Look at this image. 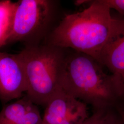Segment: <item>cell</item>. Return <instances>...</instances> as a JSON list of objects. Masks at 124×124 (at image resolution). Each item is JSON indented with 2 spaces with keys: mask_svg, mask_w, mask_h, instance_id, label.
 Instances as JSON below:
<instances>
[{
  "mask_svg": "<svg viewBox=\"0 0 124 124\" xmlns=\"http://www.w3.org/2000/svg\"><path fill=\"white\" fill-rule=\"evenodd\" d=\"M88 4L83 11L67 15L44 43L86 54L99 61L107 45L124 34V18L114 17L99 0H79Z\"/></svg>",
  "mask_w": 124,
  "mask_h": 124,
  "instance_id": "obj_1",
  "label": "cell"
},
{
  "mask_svg": "<svg viewBox=\"0 0 124 124\" xmlns=\"http://www.w3.org/2000/svg\"><path fill=\"white\" fill-rule=\"evenodd\" d=\"M92 57L65 48L60 85L68 94L93 107V111L118 108L123 97L113 77Z\"/></svg>",
  "mask_w": 124,
  "mask_h": 124,
  "instance_id": "obj_2",
  "label": "cell"
},
{
  "mask_svg": "<svg viewBox=\"0 0 124 124\" xmlns=\"http://www.w3.org/2000/svg\"><path fill=\"white\" fill-rule=\"evenodd\" d=\"M65 53V48L44 42L25 46L18 53L26 80V95L36 105L46 106L61 89L60 80Z\"/></svg>",
  "mask_w": 124,
  "mask_h": 124,
  "instance_id": "obj_3",
  "label": "cell"
},
{
  "mask_svg": "<svg viewBox=\"0 0 124 124\" xmlns=\"http://www.w3.org/2000/svg\"><path fill=\"white\" fill-rule=\"evenodd\" d=\"M57 10V2L52 0L17 1L13 28L7 45L20 42L25 46L43 43L55 27Z\"/></svg>",
  "mask_w": 124,
  "mask_h": 124,
  "instance_id": "obj_4",
  "label": "cell"
},
{
  "mask_svg": "<svg viewBox=\"0 0 124 124\" xmlns=\"http://www.w3.org/2000/svg\"><path fill=\"white\" fill-rule=\"evenodd\" d=\"M87 105L61 89L46 104L43 124H82L90 116Z\"/></svg>",
  "mask_w": 124,
  "mask_h": 124,
  "instance_id": "obj_5",
  "label": "cell"
},
{
  "mask_svg": "<svg viewBox=\"0 0 124 124\" xmlns=\"http://www.w3.org/2000/svg\"><path fill=\"white\" fill-rule=\"evenodd\" d=\"M26 91L24 70L18 53L0 51V101L6 104L22 98Z\"/></svg>",
  "mask_w": 124,
  "mask_h": 124,
  "instance_id": "obj_6",
  "label": "cell"
},
{
  "mask_svg": "<svg viewBox=\"0 0 124 124\" xmlns=\"http://www.w3.org/2000/svg\"><path fill=\"white\" fill-rule=\"evenodd\" d=\"M0 124H43L37 105L24 95L4 104L0 111Z\"/></svg>",
  "mask_w": 124,
  "mask_h": 124,
  "instance_id": "obj_7",
  "label": "cell"
},
{
  "mask_svg": "<svg viewBox=\"0 0 124 124\" xmlns=\"http://www.w3.org/2000/svg\"><path fill=\"white\" fill-rule=\"evenodd\" d=\"M98 62L110 72L124 98V34L107 45Z\"/></svg>",
  "mask_w": 124,
  "mask_h": 124,
  "instance_id": "obj_8",
  "label": "cell"
},
{
  "mask_svg": "<svg viewBox=\"0 0 124 124\" xmlns=\"http://www.w3.org/2000/svg\"><path fill=\"white\" fill-rule=\"evenodd\" d=\"M17 2L0 0V49L7 45L13 26Z\"/></svg>",
  "mask_w": 124,
  "mask_h": 124,
  "instance_id": "obj_9",
  "label": "cell"
},
{
  "mask_svg": "<svg viewBox=\"0 0 124 124\" xmlns=\"http://www.w3.org/2000/svg\"><path fill=\"white\" fill-rule=\"evenodd\" d=\"M111 109L99 110L93 111L92 115L90 116L82 124H103L109 112Z\"/></svg>",
  "mask_w": 124,
  "mask_h": 124,
  "instance_id": "obj_10",
  "label": "cell"
},
{
  "mask_svg": "<svg viewBox=\"0 0 124 124\" xmlns=\"http://www.w3.org/2000/svg\"><path fill=\"white\" fill-rule=\"evenodd\" d=\"M103 124H124V120L119 109H111Z\"/></svg>",
  "mask_w": 124,
  "mask_h": 124,
  "instance_id": "obj_11",
  "label": "cell"
},
{
  "mask_svg": "<svg viewBox=\"0 0 124 124\" xmlns=\"http://www.w3.org/2000/svg\"><path fill=\"white\" fill-rule=\"evenodd\" d=\"M109 8L115 9L120 15L124 16V0H99Z\"/></svg>",
  "mask_w": 124,
  "mask_h": 124,
  "instance_id": "obj_12",
  "label": "cell"
},
{
  "mask_svg": "<svg viewBox=\"0 0 124 124\" xmlns=\"http://www.w3.org/2000/svg\"><path fill=\"white\" fill-rule=\"evenodd\" d=\"M122 107L124 108V99H123V103H122Z\"/></svg>",
  "mask_w": 124,
  "mask_h": 124,
  "instance_id": "obj_13",
  "label": "cell"
}]
</instances>
